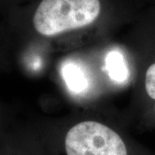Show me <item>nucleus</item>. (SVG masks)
<instances>
[{
  "label": "nucleus",
  "instance_id": "20e7f679",
  "mask_svg": "<svg viewBox=\"0 0 155 155\" xmlns=\"http://www.w3.org/2000/svg\"><path fill=\"white\" fill-rule=\"evenodd\" d=\"M105 68L110 78L116 83H124L128 78V67L124 56L120 51L113 50L107 54Z\"/></svg>",
  "mask_w": 155,
  "mask_h": 155
},
{
  "label": "nucleus",
  "instance_id": "423d86ee",
  "mask_svg": "<svg viewBox=\"0 0 155 155\" xmlns=\"http://www.w3.org/2000/svg\"><path fill=\"white\" fill-rule=\"evenodd\" d=\"M153 110H154V112H155V106H154V109H153Z\"/></svg>",
  "mask_w": 155,
  "mask_h": 155
},
{
  "label": "nucleus",
  "instance_id": "7ed1b4c3",
  "mask_svg": "<svg viewBox=\"0 0 155 155\" xmlns=\"http://www.w3.org/2000/svg\"><path fill=\"white\" fill-rule=\"evenodd\" d=\"M61 74L67 88L73 93H82L89 86L86 73L80 65L67 61L61 68Z\"/></svg>",
  "mask_w": 155,
  "mask_h": 155
},
{
  "label": "nucleus",
  "instance_id": "f257e3e1",
  "mask_svg": "<svg viewBox=\"0 0 155 155\" xmlns=\"http://www.w3.org/2000/svg\"><path fill=\"white\" fill-rule=\"evenodd\" d=\"M104 6V0H41L34 8L31 26L41 36H54L93 24Z\"/></svg>",
  "mask_w": 155,
  "mask_h": 155
},
{
  "label": "nucleus",
  "instance_id": "0eeeda50",
  "mask_svg": "<svg viewBox=\"0 0 155 155\" xmlns=\"http://www.w3.org/2000/svg\"><path fill=\"white\" fill-rule=\"evenodd\" d=\"M154 1H155V0H154Z\"/></svg>",
  "mask_w": 155,
  "mask_h": 155
},
{
  "label": "nucleus",
  "instance_id": "f03ea898",
  "mask_svg": "<svg viewBox=\"0 0 155 155\" xmlns=\"http://www.w3.org/2000/svg\"><path fill=\"white\" fill-rule=\"evenodd\" d=\"M64 155H131L122 135L96 121L73 125L63 139Z\"/></svg>",
  "mask_w": 155,
  "mask_h": 155
},
{
  "label": "nucleus",
  "instance_id": "39448f33",
  "mask_svg": "<svg viewBox=\"0 0 155 155\" xmlns=\"http://www.w3.org/2000/svg\"><path fill=\"white\" fill-rule=\"evenodd\" d=\"M30 143L26 139L0 136V155H36L30 151Z\"/></svg>",
  "mask_w": 155,
  "mask_h": 155
}]
</instances>
